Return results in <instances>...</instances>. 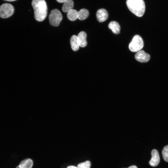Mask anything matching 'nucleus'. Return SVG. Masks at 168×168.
<instances>
[{
  "label": "nucleus",
  "mask_w": 168,
  "mask_h": 168,
  "mask_svg": "<svg viewBox=\"0 0 168 168\" xmlns=\"http://www.w3.org/2000/svg\"><path fill=\"white\" fill-rule=\"evenodd\" d=\"M35 20L38 21H44L47 13V7L44 0H33L31 2Z\"/></svg>",
  "instance_id": "1"
},
{
  "label": "nucleus",
  "mask_w": 168,
  "mask_h": 168,
  "mask_svg": "<svg viewBox=\"0 0 168 168\" xmlns=\"http://www.w3.org/2000/svg\"><path fill=\"white\" fill-rule=\"evenodd\" d=\"M126 5L129 10L136 16L141 17L143 15L145 6L143 0H127Z\"/></svg>",
  "instance_id": "2"
},
{
  "label": "nucleus",
  "mask_w": 168,
  "mask_h": 168,
  "mask_svg": "<svg viewBox=\"0 0 168 168\" xmlns=\"http://www.w3.org/2000/svg\"><path fill=\"white\" fill-rule=\"evenodd\" d=\"M144 43L142 38L139 35H135L129 45V48L133 52H137L143 47Z\"/></svg>",
  "instance_id": "3"
},
{
  "label": "nucleus",
  "mask_w": 168,
  "mask_h": 168,
  "mask_svg": "<svg viewBox=\"0 0 168 168\" xmlns=\"http://www.w3.org/2000/svg\"><path fill=\"white\" fill-rule=\"evenodd\" d=\"M63 17L60 11L55 9L52 10L49 16V20L51 25L58 26L62 20Z\"/></svg>",
  "instance_id": "4"
},
{
  "label": "nucleus",
  "mask_w": 168,
  "mask_h": 168,
  "mask_svg": "<svg viewBox=\"0 0 168 168\" xmlns=\"http://www.w3.org/2000/svg\"><path fill=\"white\" fill-rule=\"evenodd\" d=\"M14 12L13 6L9 3L3 4L0 6V17L6 18L12 16Z\"/></svg>",
  "instance_id": "5"
},
{
  "label": "nucleus",
  "mask_w": 168,
  "mask_h": 168,
  "mask_svg": "<svg viewBox=\"0 0 168 168\" xmlns=\"http://www.w3.org/2000/svg\"><path fill=\"white\" fill-rule=\"evenodd\" d=\"M135 58L137 61L139 62L146 63L149 60L150 56L144 51L140 50L136 53Z\"/></svg>",
  "instance_id": "6"
},
{
  "label": "nucleus",
  "mask_w": 168,
  "mask_h": 168,
  "mask_svg": "<svg viewBox=\"0 0 168 168\" xmlns=\"http://www.w3.org/2000/svg\"><path fill=\"white\" fill-rule=\"evenodd\" d=\"M151 155L152 158L149 161V164L152 166H156L158 165L160 161L158 152L156 149H153L151 152Z\"/></svg>",
  "instance_id": "7"
},
{
  "label": "nucleus",
  "mask_w": 168,
  "mask_h": 168,
  "mask_svg": "<svg viewBox=\"0 0 168 168\" xmlns=\"http://www.w3.org/2000/svg\"><path fill=\"white\" fill-rule=\"evenodd\" d=\"M96 16L98 21L101 22L106 21L108 17L107 10L104 8L98 9L96 13Z\"/></svg>",
  "instance_id": "8"
},
{
  "label": "nucleus",
  "mask_w": 168,
  "mask_h": 168,
  "mask_svg": "<svg viewBox=\"0 0 168 168\" xmlns=\"http://www.w3.org/2000/svg\"><path fill=\"white\" fill-rule=\"evenodd\" d=\"M87 35L86 33L83 31L80 32L77 36V40L79 47H84L87 45L86 40Z\"/></svg>",
  "instance_id": "9"
},
{
  "label": "nucleus",
  "mask_w": 168,
  "mask_h": 168,
  "mask_svg": "<svg viewBox=\"0 0 168 168\" xmlns=\"http://www.w3.org/2000/svg\"><path fill=\"white\" fill-rule=\"evenodd\" d=\"M108 27L115 34H119L120 32V26L118 23L116 21H111L108 25Z\"/></svg>",
  "instance_id": "10"
},
{
  "label": "nucleus",
  "mask_w": 168,
  "mask_h": 168,
  "mask_svg": "<svg viewBox=\"0 0 168 168\" xmlns=\"http://www.w3.org/2000/svg\"><path fill=\"white\" fill-rule=\"evenodd\" d=\"M33 165L32 160L27 158L22 161L16 168H31Z\"/></svg>",
  "instance_id": "11"
},
{
  "label": "nucleus",
  "mask_w": 168,
  "mask_h": 168,
  "mask_svg": "<svg viewBox=\"0 0 168 168\" xmlns=\"http://www.w3.org/2000/svg\"><path fill=\"white\" fill-rule=\"evenodd\" d=\"M74 2L72 0H68L64 2L62 8V11L65 12H68L73 9Z\"/></svg>",
  "instance_id": "12"
},
{
  "label": "nucleus",
  "mask_w": 168,
  "mask_h": 168,
  "mask_svg": "<svg viewBox=\"0 0 168 168\" xmlns=\"http://www.w3.org/2000/svg\"><path fill=\"white\" fill-rule=\"evenodd\" d=\"M70 44L71 47L74 51H77L79 48L77 40V36L76 35H73L70 39Z\"/></svg>",
  "instance_id": "13"
},
{
  "label": "nucleus",
  "mask_w": 168,
  "mask_h": 168,
  "mask_svg": "<svg viewBox=\"0 0 168 168\" xmlns=\"http://www.w3.org/2000/svg\"><path fill=\"white\" fill-rule=\"evenodd\" d=\"M89 15L88 11L85 8L81 9L78 12V19L80 20L86 19Z\"/></svg>",
  "instance_id": "14"
},
{
  "label": "nucleus",
  "mask_w": 168,
  "mask_h": 168,
  "mask_svg": "<svg viewBox=\"0 0 168 168\" xmlns=\"http://www.w3.org/2000/svg\"><path fill=\"white\" fill-rule=\"evenodd\" d=\"M68 18L71 21H74L78 18V12L76 10L72 9L67 12Z\"/></svg>",
  "instance_id": "15"
},
{
  "label": "nucleus",
  "mask_w": 168,
  "mask_h": 168,
  "mask_svg": "<svg viewBox=\"0 0 168 168\" xmlns=\"http://www.w3.org/2000/svg\"><path fill=\"white\" fill-rule=\"evenodd\" d=\"M162 153L164 160L166 162H168V145H166L164 147Z\"/></svg>",
  "instance_id": "16"
},
{
  "label": "nucleus",
  "mask_w": 168,
  "mask_h": 168,
  "mask_svg": "<svg viewBox=\"0 0 168 168\" xmlns=\"http://www.w3.org/2000/svg\"><path fill=\"white\" fill-rule=\"evenodd\" d=\"M91 166V162L89 161H87L78 164L77 167L78 168H90Z\"/></svg>",
  "instance_id": "17"
},
{
  "label": "nucleus",
  "mask_w": 168,
  "mask_h": 168,
  "mask_svg": "<svg viewBox=\"0 0 168 168\" xmlns=\"http://www.w3.org/2000/svg\"><path fill=\"white\" fill-rule=\"evenodd\" d=\"M68 0H56V1L59 2L60 3H63L64 2H65L67 1Z\"/></svg>",
  "instance_id": "18"
},
{
  "label": "nucleus",
  "mask_w": 168,
  "mask_h": 168,
  "mask_svg": "<svg viewBox=\"0 0 168 168\" xmlns=\"http://www.w3.org/2000/svg\"><path fill=\"white\" fill-rule=\"evenodd\" d=\"M67 168H78L77 167H76L74 166H68Z\"/></svg>",
  "instance_id": "19"
},
{
  "label": "nucleus",
  "mask_w": 168,
  "mask_h": 168,
  "mask_svg": "<svg viewBox=\"0 0 168 168\" xmlns=\"http://www.w3.org/2000/svg\"><path fill=\"white\" fill-rule=\"evenodd\" d=\"M128 168H138L137 167L135 166H132Z\"/></svg>",
  "instance_id": "20"
},
{
  "label": "nucleus",
  "mask_w": 168,
  "mask_h": 168,
  "mask_svg": "<svg viewBox=\"0 0 168 168\" xmlns=\"http://www.w3.org/2000/svg\"><path fill=\"white\" fill-rule=\"evenodd\" d=\"M4 0L7 1L11 2V1H14L16 0Z\"/></svg>",
  "instance_id": "21"
}]
</instances>
